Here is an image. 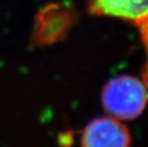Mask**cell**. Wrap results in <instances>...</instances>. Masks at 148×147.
<instances>
[{"mask_svg": "<svg viewBox=\"0 0 148 147\" xmlns=\"http://www.w3.org/2000/svg\"><path fill=\"white\" fill-rule=\"evenodd\" d=\"M148 102V89L143 80L119 76L109 81L102 91L105 111L119 120L140 117Z\"/></svg>", "mask_w": 148, "mask_h": 147, "instance_id": "obj_1", "label": "cell"}, {"mask_svg": "<svg viewBox=\"0 0 148 147\" xmlns=\"http://www.w3.org/2000/svg\"><path fill=\"white\" fill-rule=\"evenodd\" d=\"M81 143L88 147H124L130 145L128 128L114 117L96 118L85 127Z\"/></svg>", "mask_w": 148, "mask_h": 147, "instance_id": "obj_2", "label": "cell"}, {"mask_svg": "<svg viewBox=\"0 0 148 147\" xmlns=\"http://www.w3.org/2000/svg\"><path fill=\"white\" fill-rule=\"evenodd\" d=\"M90 11L137 25L148 16V0H90Z\"/></svg>", "mask_w": 148, "mask_h": 147, "instance_id": "obj_3", "label": "cell"}, {"mask_svg": "<svg viewBox=\"0 0 148 147\" xmlns=\"http://www.w3.org/2000/svg\"><path fill=\"white\" fill-rule=\"evenodd\" d=\"M136 26H138V30H140L141 41H143L144 49H145L146 61L143 68V80L148 89V16L145 19L141 21V22L137 24Z\"/></svg>", "mask_w": 148, "mask_h": 147, "instance_id": "obj_4", "label": "cell"}]
</instances>
